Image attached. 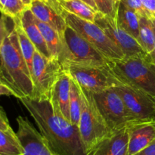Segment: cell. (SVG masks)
Segmentation results:
<instances>
[{
  "label": "cell",
  "instance_id": "obj_36",
  "mask_svg": "<svg viewBox=\"0 0 155 155\" xmlns=\"http://www.w3.org/2000/svg\"><path fill=\"white\" fill-rule=\"evenodd\" d=\"M21 2H22L23 3H24V5H25L27 7H29V6L30 5V4H31L32 2L33 1V0H21Z\"/></svg>",
  "mask_w": 155,
  "mask_h": 155
},
{
  "label": "cell",
  "instance_id": "obj_28",
  "mask_svg": "<svg viewBox=\"0 0 155 155\" xmlns=\"http://www.w3.org/2000/svg\"><path fill=\"white\" fill-rule=\"evenodd\" d=\"M7 18L8 17L5 15H2L0 18V47L5 40L6 37L9 35L11 30H8L7 27Z\"/></svg>",
  "mask_w": 155,
  "mask_h": 155
},
{
  "label": "cell",
  "instance_id": "obj_32",
  "mask_svg": "<svg viewBox=\"0 0 155 155\" xmlns=\"http://www.w3.org/2000/svg\"><path fill=\"white\" fill-rule=\"evenodd\" d=\"M2 95H13L15 96L14 95L13 92L9 88H8L5 85L3 84L2 82H0V96Z\"/></svg>",
  "mask_w": 155,
  "mask_h": 155
},
{
  "label": "cell",
  "instance_id": "obj_13",
  "mask_svg": "<svg viewBox=\"0 0 155 155\" xmlns=\"http://www.w3.org/2000/svg\"><path fill=\"white\" fill-rule=\"evenodd\" d=\"M129 127L112 130L111 133L86 152V155H127Z\"/></svg>",
  "mask_w": 155,
  "mask_h": 155
},
{
  "label": "cell",
  "instance_id": "obj_31",
  "mask_svg": "<svg viewBox=\"0 0 155 155\" xmlns=\"http://www.w3.org/2000/svg\"><path fill=\"white\" fill-rule=\"evenodd\" d=\"M144 7L154 17L155 14V0H141Z\"/></svg>",
  "mask_w": 155,
  "mask_h": 155
},
{
  "label": "cell",
  "instance_id": "obj_30",
  "mask_svg": "<svg viewBox=\"0 0 155 155\" xmlns=\"http://www.w3.org/2000/svg\"><path fill=\"white\" fill-rule=\"evenodd\" d=\"M135 155H155V139L144 149Z\"/></svg>",
  "mask_w": 155,
  "mask_h": 155
},
{
  "label": "cell",
  "instance_id": "obj_38",
  "mask_svg": "<svg viewBox=\"0 0 155 155\" xmlns=\"http://www.w3.org/2000/svg\"><path fill=\"white\" fill-rule=\"evenodd\" d=\"M154 98H155V97H154Z\"/></svg>",
  "mask_w": 155,
  "mask_h": 155
},
{
  "label": "cell",
  "instance_id": "obj_15",
  "mask_svg": "<svg viewBox=\"0 0 155 155\" xmlns=\"http://www.w3.org/2000/svg\"><path fill=\"white\" fill-rule=\"evenodd\" d=\"M71 78V77L68 71L66 69L63 70L53 86L50 97V101L54 111L70 122Z\"/></svg>",
  "mask_w": 155,
  "mask_h": 155
},
{
  "label": "cell",
  "instance_id": "obj_2",
  "mask_svg": "<svg viewBox=\"0 0 155 155\" xmlns=\"http://www.w3.org/2000/svg\"><path fill=\"white\" fill-rule=\"evenodd\" d=\"M0 82L19 99L33 98L34 95L31 73L23 56L15 27L0 47Z\"/></svg>",
  "mask_w": 155,
  "mask_h": 155
},
{
  "label": "cell",
  "instance_id": "obj_16",
  "mask_svg": "<svg viewBox=\"0 0 155 155\" xmlns=\"http://www.w3.org/2000/svg\"><path fill=\"white\" fill-rule=\"evenodd\" d=\"M29 8L37 19L54 28L64 39L68 24L58 10L45 0H33Z\"/></svg>",
  "mask_w": 155,
  "mask_h": 155
},
{
  "label": "cell",
  "instance_id": "obj_22",
  "mask_svg": "<svg viewBox=\"0 0 155 155\" xmlns=\"http://www.w3.org/2000/svg\"><path fill=\"white\" fill-rule=\"evenodd\" d=\"M12 21L14 22V27H15V30L17 32V35H18V41H19L20 47H21L23 56H24V59H25L26 62H27V64L28 66V68L32 75L33 56H34L36 49L35 48L34 45L33 44V42L30 40L28 36L24 33V30L21 27L18 18L12 20Z\"/></svg>",
  "mask_w": 155,
  "mask_h": 155
},
{
  "label": "cell",
  "instance_id": "obj_37",
  "mask_svg": "<svg viewBox=\"0 0 155 155\" xmlns=\"http://www.w3.org/2000/svg\"><path fill=\"white\" fill-rule=\"evenodd\" d=\"M154 18H155V14H154Z\"/></svg>",
  "mask_w": 155,
  "mask_h": 155
},
{
  "label": "cell",
  "instance_id": "obj_26",
  "mask_svg": "<svg viewBox=\"0 0 155 155\" xmlns=\"http://www.w3.org/2000/svg\"><path fill=\"white\" fill-rule=\"evenodd\" d=\"M98 12L110 16L116 15L118 0H94Z\"/></svg>",
  "mask_w": 155,
  "mask_h": 155
},
{
  "label": "cell",
  "instance_id": "obj_34",
  "mask_svg": "<svg viewBox=\"0 0 155 155\" xmlns=\"http://www.w3.org/2000/svg\"><path fill=\"white\" fill-rule=\"evenodd\" d=\"M81 1L84 2L86 4H87L88 5L90 6L92 8H93L94 10L96 11V12H98V8H97V6H96V5H95L94 0H81Z\"/></svg>",
  "mask_w": 155,
  "mask_h": 155
},
{
  "label": "cell",
  "instance_id": "obj_11",
  "mask_svg": "<svg viewBox=\"0 0 155 155\" xmlns=\"http://www.w3.org/2000/svg\"><path fill=\"white\" fill-rule=\"evenodd\" d=\"M94 22L99 26L105 34L120 48L124 57L145 53L136 39L120 27L117 20L116 15L110 16L97 12Z\"/></svg>",
  "mask_w": 155,
  "mask_h": 155
},
{
  "label": "cell",
  "instance_id": "obj_35",
  "mask_svg": "<svg viewBox=\"0 0 155 155\" xmlns=\"http://www.w3.org/2000/svg\"><path fill=\"white\" fill-rule=\"evenodd\" d=\"M45 1L47 2L48 3H49V4L51 5L53 7H54L57 10L59 11V9H60V5H59V4L58 3V0H45Z\"/></svg>",
  "mask_w": 155,
  "mask_h": 155
},
{
  "label": "cell",
  "instance_id": "obj_17",
  "mask_svg": "<svg viewBox=\"0 0 155 155\" xmlns=\"http://www.w3.org/2000/svg\"><path fill=\"white\" fill-rule=\"evenodd\" d=\"M18 19L24 33L34 45L36 51L48 58H52L30 8H27Z\"/></svg>",
  "mask_w": 155,
  "mask_h": 155
},
{
  "label": "cell",
  "instance_id": "obj_3",
  "mask_svg": "<svg viewBox=\"0 0 155 155\" xmlns=\"http://www.w3.org/2000/svg\"><path fill=\"white\" fill-rule=\"evenodd\" d=\"M107 64L120 81L155 97V65L148 61L146 53L108 60Z\"/></svg>",
  "mask_w": 155,
  "mask_h": 155
},
{
  "label": "cell",
  "instance_id": "obj_7",
  "mask_svg": "<svg viewBox=\"0 0 155 155\" xmlns=\"http://www.w3.org/2000/svg\"><path fill=\"white\" fill-rule=\"evenodd\" d=\"M64 69L58 60L54 58H48L36 51L32 69V77L34 84L33 98L50 99L53 86Z\"/></svg>",
  "mask_w": 155,
  "mask_h": 155
},
{
  "label": "cell",
  "instance_id": "obj_33",
  "mask_svg": "<svg viewBox=\"0 0 155 155\" xmlns=\"http://www.w3.org/2000/svg\"><path fill=\"white\" fill-rule=\"evenodd\" d=\"M152 21H153V24H154V32H155V18L154 17H153L152 18ZM147 58H148V61H149L151 64H153L155 65V41H154V49H153L152 51L150 52L149 54H147Z\"/></svg>",
  "mask_w": 155,
  "mask_h": 155
},
{
  "label": "cell",
  "instance_id": "obj_6",
  "mask_svg": "<svg viewBox=\"0 0 155 155\" xmlns=\"http://www.w3.org/2000/svg\"><path fill=\"white\" fill-rule=\"evenodd\" d=\"M65 56L64 68L70 64L81 66H104L108 59L75 30L67 26L64 33Z\"/></svg>",
  "mask_w": 155,
  "mask_h": 155
},
{
  "label": "cell",
  "instance_id": "obj_19",
  "mask_svg": "<svg viewBox=\"0 0 155 155\" xmlns=\"http://www.w3.org/2000/svg\"><path fill=\"white\" fill-rule=\"evenodd\" d=\"M116 17L120 27L137 40L139 37L140 15L118 0Z\"/></svg>",
  "mask_w": 155,
  "mask_h": 155
},
{
  "label": "cell",
  "instance_id": "obj_29",
  "mask_svg": "<svg viewBox=\"0 0 155 155\" xmlns=\"http://www.w3.org/2000/svg\"><path fill=\"white\" fill-rule=\"evenodd\" d=\"M0 130L8 132V133H15L13 129L11 127L10 124H9L8 119L6 116L5 112L1 107H0Z\"/></svg>",
  "mask_w": 155,
  "mask_h": 155
},
{
  "label": "cell",
  "instance_id": "obj_4",
  "mask_svg": "<svg viewBox=\"0 0 155 155\" xmlns=\"http://www.w3.org/2000/svg\"><path fill=\"white\" fill-rule=\"evenodd\" d=\"M79 86L82 104L78 128L86 153L110 134L112 130L101 115L93 93L80 85Z\"/></svg>",
  "mask_w": 155,
  "mask_h": 155
},
{
  "label": "cell",
  "instance_id": "obj_14",
  "mask_svg": "<svg viewBox=\"0 0 155 155\" xmlns=\"http://www.w3.org/2000/svg\"><path fill=\"white\" fill-rule=\"evenodd\" d=\"M129 127L127 155H135L155 139V119L131 121Z\"/></svg>",
  "mask_w": 155,
  "mask_h": 155
},
{
  "label": "cell",
  "instance_id": "obj_9",
  "mask_svg": "<svg viewBox=\"0 0 155 155\" xmlns=\"http://www.w3.org/2000/svg\"><path fill=\"white\" fill-rule=\"evenodd\" d=\"M98 109L111 130L128 125L131 116L114 86L93 93Z\"/></svg>",
  "mask_w": 155,
  "mask_h": 155
},
{
  "label": "cell",
  "instance_id": "obj_10",
  "mask_svg": "<svg viewBox=\"0 0 155 155\" xmlns=\"http://www.w3.org/2000/svg\"><path fill=\"white\" fill-rule=\"evenodd\" d=\"M114 88L122 98L133 121L155 119L154 97L120 80Z\"/></svg>",
  "mask_w": 155,
  "mask_h": 155
},
{
  "label": "cell",
  "instance_id": "obj_23",
  "mask_svg": "<svg viewBox=\"0 0 155 155\" xmlns=\"http://www.w3.org/2000/svg\"><path fill=\"white\" fill-rule=\"evenodd\" d=\"M0 155H24V150L16 133L0 130Z\"/></svg>",
  "mask_w": 155,
  "mask_h": 155
},
{
  "label": "cell",
  "instance_id": "obj_12",
  "mask_svg": "<svg viewBox=\"0 0 155 155\" xmlns=\"http://www.w3.org/2000/svg\"><path fill=\"white\" fill-rule=\"evenodd\" d=\"M17 123L18 130L16 134L24 150V155H60L52 150L46 139L27 117L19 116Z\"/></svg>",
  "mask_w": 155,
  "mask_h": 155
},
{
  "label": "cell",
  "instance_id": "obj_1",
  "mask_svg": "<svg viewBox=\"0 0 155 155\" xmlns=\"http://www.w3.org/2000/svg\"><path fill=\"white\" fill-rule=\"evenodd\" d=\"M20 100L52 150L60 155H86L78 127L58 114L49 98Z\"/></svg>",
  "mask_w": 155,
  "mask_h": 155
},
{
  "label": "cell",
  "instance_id": "obj_18",
  "mask_svg": "<svg viewBox=\"0 0 155 155\" xmlns=\"http://www.w3.org/2000/svg\"><path fill=\"white\" fill-rule=\"evenodd\" d=\"M35 21L42 33L51 57L58 60L62 64L65 56V45L64 39L54 28L50 27L48 24L39 21L36 17Z\"/></svg>",
  "mask_w": 155,
  "mask_h": 155
},
{
  "label": "cell",
  "instance_id": "obj_27",
  "mask_svg": "<svg viewBox=\"0 0 155 155\" xmlns=\"http://www.w3.org/2000/svg\"><path fill=\"white\" fill-rule=\"evenodd\" d=\"M120 2L125 5L129 8L136 12L140 16H145L148 17V18H153L154 17L144 7L141 0H120Z\"/></svg>",
  "mask_w": 155,
  "mask_h": 155
},
{
  "label": "cell",
  "instance_id": "obj_24",
  "mask_svg": "<svg viewBox=\"0 0 155 155\" xmlns=\"http://www.w3.org/2000/svg\"><path fill=\"white\" fill-rule=\"evenodd\" d=\"M81 104L80 86L77 82L71 77V90H70V114H71V122L77 127H78L80 123Z\"/></svg>",
  "mask_w": 155,
  "mask_h": 155
},
{
  "label": "cell",
  "instance_id": "obj_8",
  "mask_svg": "<svg viewBox=\"0 0 155 155\" xmlns=\"http://www.w3.org/2000/svg\"><path fill=\"white\" fill-rule=\"evenodd\" d=\"M65 69L81 87L92 93L105 90L117 86L119 83L107 64L104 66L70 64Z\"/></svg>",
  "mask_w": 155,
  "mask_h": 155
},
{
  "label": "cell",
  "instance_id": "obj_21",
  "mask_svg": "<svg viewBox=\"0 0 155 155\" xmlns=\"http://www.w3.org/2000/svg\"><path fill=\"white\" fill-rule=\"evenodd\" d=\"M58 3L67 12L86 21H95L96 11L81 0H58Z\"/></svg>",
  "mask_w": 155,
  "mask_h": 155
},
{
  "label": "cell",
  "instance_id": "obj_25",
  "mask_svg": "<svg viewBox=\"0 0 155 155\" xmlns=\"http://www.w3.org/2000/svg\"><path fill=\"white\" fill-rule=\"evenodd\" d=\"M27 8L21 0H0V12L12 20L19 18Z\"/></svg>",
  "mask_w": 155,
  "mask_h": 155
},
{
  "label": "cell",
  "instance_id": "obj_20",
  "mask_svg": "<svg viewBox=\"0 0 155 155\" xmlns=\"http://www.w3.org/2000/svg\"><path fill=\"white\" fill-rule=\"evenodd\" d=\"M137 41L146 54H149L154 49L155 32L152 18L140 16Z\"/></svg>",
  "mask_w": 155,
  "mask_h": 155
},
{
  "label": "cell",
  "instance_id": "obj_5",
  "mask_svg": "<svg viewBox=\"0 0 155 155\" xmlns=\"http://www.w3.org/2000/svg\"><path fill=\"white\" fill-rule=\"evenodd\" d=\"M59 12L64 17L68 25L80 33L108 60H119L124 58L120 48L95 22L82 19L67 12L61 6Z\"/></svg>",
  "mask_w": 155,
  "mask_h": 155
}]
</instances>
